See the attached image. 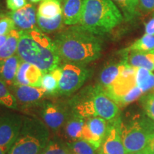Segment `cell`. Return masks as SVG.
<instances>
[{
    "label": "cell",
    "instance_id": "obj_1",
    "mask_svg": "<svg viewBox=\"0 0 154 154\" xmlns=\"http://www.w3.org/2000/svg\"><path fill=\"white\" fill-rule=\"evenodd\" d=\"M54 42L61 59L66 63L86 65L101 57V38L79 25H74L58 33Z\"/></svg>",
    "mask_w": 154,
    "mask_h": 154
},
{
    "label": "cell",
    "instance_id": "obj_2",
    "mask_svg": "<svg viewBox=\"0 0 154 154\" xmlns=\"http://www.w3.org/2000/svg\"><path fill=\"white\" fill-rule=\"evenodd\" d=\"M17 54L45 73L59 66L61 61L57 47L49 36L39 29L20 31Z\"/></svg>",
    "mask_w": 154,
    "mask_h": 154
},
{
    "label": "cell",
    "instance_id": "obj_3",
    "mask_svg": "<svg viewBox=\"0 0 154 154\" xmlns=\"http://www.w3.org/2000/svg\"><path fill=\"white\" fill-rule=\"evenodd\" d=\"M124 19L120 9L111 0H84L78 25L83 29L99 36L110 32Z\"/></svg>",
    "mask_w": 154,
    "mask_h": 154
},
{
    "label": "cell",
    "instance_id": "obj_4",
    "mask_svg": "<svg viewBox=\"0 0 154 154\" xmlns=\"http://www.w3.org/2000/svg\"><path fill=\"white\" fill-rule=\"evenodd\" d=\"M70 105L72 112L84 119L98 116L112 122L119 118L120 107L99 85L76 95Z\"/></svg>",
    "mask_w": 154,
    "mask_h": 154
},
{
    "label": "cell",
    "instance_id": "obj_5",
    "mask_svg": "<svg viewBox=\"0 0 154 154\" xmlns=\"http://www.w3.org/2000/svg\"><path fill=\"white\" fill-rule=\"evenodd\" d=\"M49 136L47 128L42 121L24 119L20 134L7 154H41L49 142Z\"/></svg>",
    "mask_w": 154,
    "mask_h": 154
},
{
    "label": "cell",
    "instance_id": "obj_6",
    "mask_svg": "<svg viewBox=\"0 0 154 154\" xmlns=\"http://www.w3.org/2000/svg\"><path fill=\"white\" fill-rule=\"evenodd\" d=\"M120 131L125 149L134 154L146 149L154 134V125L145 119L136 118L126 123L121 121Z\"/></svg>",
    "mask_w": 154,
    "mask_h": 154
},
{
    "label": "cell",
    "instance_id": "obj_7",
    "mask_svg": "<svg viewBox=\"0 0 154 154\" xmlns=\"http://www.w3.org/2000/svg\"><path fill=\"white\" fill-rule=\"evenodd\" d=\"M61 67V76L59 82L58 94L69 96L84 85L90 75L86 65L65 63Z\"/></svg>",
    "mask_w": 154,
    "mask_h": 154
},
{
    "label": "cell",
    "instance_id": "obj_8",
    "mask_svg": "<svg viewBox=\"0 0 154 154\" xmlns=\"http://www.w3.org/2000/svg\"><path fill=\"white\" fill-rule=\"evenodd\" d=\"M136 68L130 66L125 61L120 74L114 82L109 87L103 89L119 106L125 96L137 86L136 82Z\"/></svg>",
    "mask_w": 154,
    "mask_h": 154
},
{
    "label": "cell",
    "instance_id": "obj_9",
    "mask_svg": "<svg viewBox=\"0 0 154 154\" xmlns=\"http://www.w3.org/2000/svg\"><path fill=\"white\" fill-rule=\"evenodd\" d=\"M21 116L8 113L0 116V148L9 151L15 143L23 126Z\"/></svg>",
    "mask_w": 154,
    "mask_h": 154
},
{
    "label": "cell",
    "instance_id": "obj_10",
    "mask_svg": "<svg viewBox=\"0 0 154 154\" xmlns=\"http://www.w3.org/2000/svg\"><path fill=\"white\" fill-rule=\"evenodd\" d=\"M109 121L101 117L94 116L85 119L82 131V139L99 149L104 139L109 128Z\"/></svg>",
    "mask_w": 154,
    "mask_h": 154
},
{
    "label": "cell",
    "instance_id": "obj_11",
    "mask_svg": "<svg viewBox=\"0 0 154 154\" xmlns=\"http://www.w3.org/2000/svg\"><path fill=\"white\" fill-rule=\"evenodd\" d=\"M121 122L120 118L109 122L107 134L99 149V154H129L121 136Z\"/></svg>",
    "mask_w": 154,
    "mask_h": 154
},
{
    "label": "cell",
    "instance_id": "obj_12",
    "mask_svg": "<svg viewBox=\"0 0 154 154\" xmlns=\"http://www.w3.org/2000/svg\"><path fill=\"white\" fill-rule=\"evenodd\" d=\"M70 114L61 106L51 102L44 103L41 113L44 124L54 131H57L64 126Z\"/></svg>",
    "mask_w": 154,
    "mask_h": 154
},
{
    "label": "cell",
    "instance_id": "obj_13",
    "mask_svg": "<svg viewBox=\"0 0 154 154\" xmlns=\"http://www.w3.org/2000/svg\"><path fill=\"white\" fill-rule=\"evenodd\" d=\"M6 16L12 19L16 29L19 31L38 29L36 26V7L32 4L28 3L23 8L7 13Z\"/></svg>",
    "mask_w": 154,
    "mask_h": 154
},
{
    "label": "cell",
    "instance_id": "obj_14",
    "mask_svg": "<svg viewBox=\"0 0 154 154\" xmlns=\"http://www.w3.org/2000/svg\"><path fill=\"white\" fill-rule=\"evenodd\" d=\"M43 74L44 73L37 66L22 60L14 84L42 87Z\"/></svg>",
    "mask_w": 154,
    "mask_h": 154
},
{
    "label": "cell",
    "instance_id": "obj_15",
    "mask_svg": "<svg viewBox=\"0 0 154 154\" xmlns=\"http://www.w3.org/2000/svg\"><path fill=\"white\" fill-rule=\"evenodd\" d=\"M9 88L11 92L16 98L17 103H20L23 106L33 105L47 95L46 91L42 87L14 84L9 86Z\"/></svg>",
    "mask_w": 154,
    "mask_h": 154
},
{
    "label": "cell",
    "instance_id": "obj_16",
    "mask_svg": "<svg viewBox=\"0 0 154 154\" xmlns=\"http://www.w3.org/2000/svg\"><path fill=\"white\" fill-rule=\"evenodd\" d=\"M84 0H63V22L69 26L79 23L84 9Z\"/></svg>",
    "mask_w": 154,
    "mask_h": 154
},
{
    "label": "cell",
    "instance_id": "obj_17",
    "mask_svg": "<svg viewBox=\"0 0 154 154\" xmlns=\"http://www.w3.org/2000/svg\"><path fill=\"white\" fill-rule=\"evenodd\" d=\"M21 61L17 54L0 61V79L9 87L14 85Z\"/></svg>",
    "mask_w": 154,
    "mask_h": 154
},
{
    "label": "cell",
    "instance_id": "obj_18",
    "mask_svg": "<svg viewBox=\"0 0 154 154\" xmlns=\"http://www.w3.org/2000/svg\"><path fill=\"white\" fill-rule=\"evenodd\" d=\"M124 59L128 64L135 68H143L153 72L154 63L151 53L123 51Z\"/></svg>",
    "mask_w": 154,
    "mask_h": 154
},
{
    "label": "cell",
    "instance_id": "obj_19",
    "mask_svg": "<svg viewBox=\"0 0 154 154\" xmlns=\"http://www.w3.org/2000/svg\"><path fill=\"white\" fill-rule=\"evenodd\" d=\"M84 121L85 119L72 111L64 124L65 136L69 141H71V143L75 140L82 139V131Z\"/></svg>",
    "mask_w": 154,
    "mask_h": 154
},
{
    "label": "cell",
    "instance_id": "obj_20",
    "mask_svg": "<svg viewBox=\"0 0 154 154\" xmlns=\"http://www.w3.org/2000/svg\"><path fill=\"white\" fill-rule=\"evenodd\" d=\"M125 63L124 59L117 63H110L102 69L99 76V85L105 89L109 87L120 74Z\"/></svg>",
    "mask_w": 154,
    "mask_h": 154
},
{
    "label": "cell",
    "instance_id": "obj_21",
    "mask_svg": "<svg viewBox=\"0 0 154 154\" xmlns=\"http://www.w3.org/2000/svg\"><path fill=\"white\" fill-rule=\"evenodd\" d=\"M61 76V67L45 73L43 74L42 79V87L46 91L47 95L53 96L58 94L59 91V82Z\"/></svg>",
    "mask_w": 154,
    "mask_h": 154
},
{
    "label": "cell",
    "instance_id": "obj_22",
    "mask_svg": "<svg viewBox=\"0 0 154 154\" xmlns=\"http://www.w3.org/2000/svg\"><path fill=\"white\" fill-rule=\"evenodd\" d=\"M20 35V31L17 29L9 32L5 44L0 47V61L15 55L14 54L17 51Z\"/></svg>",
    "mask_w": 154,
    "mask_h": 154
},
{
    "label": "cell",
    "instance_id": "obj_23",
    "mask_svg": "<svg viewBox=\"0 0 154 154\" xmlns=\"http://www.w3.org/2000/svg\"><path fill=\"white\" fill-rule=\"evenodd\" d=\"M62 0H43L38 6L37 14L51 19L62 14Z\"/></svg>",
    "mask_w": 154,
    "mask_h": 154
},
{
    "label": "cell",
    "instance_id": "obj_24",
    "mask_svg": "<svg viewBox=\"0 0 154 154\" xmlns=\"http://www.w3.org/2000/svg\"><path fill=\"white\" fill-rule=\"evenodd\" d=\"M122 13L124 20L131 21L139 14L138 0H111Z\"/></svg>",
    "mask_w": 154,
    "mask_h": 154
},
{
    "label": "cell",
    "instance_id": "obj_25",
    "mask_svg": "<svg viewBox=\"0 0 154 154\" xmlns=\"http://www.w3.org/2000/svg\"><path fill=\"white\" fill-rule=\"evenodd\" d=\"M136 82L137 86L143 93L154 88V74L143 68H136Z\"/></svg>",
    "mask_w": 154,
    "mask_h": 154
},
{
    "label": "cell",
    "instance_id": "obj_26",
    "mask_svg": "<svg viewBox=\"0 0 154 154\" xmlns=\"http://www.w3.org/2000/svg\"><path fill=\"white\" fill-rule=\"evenodd\" d=\"M63 23L62 14L51 19L44 18L38 14L36 16V24L38 29L44 33H51L59 29Z\"/></svg>",
    "mask_w": 154,
    "mask_h": 154
},
{
    "label": "cell",
    "instance_id": "obj_27",
    "mask_svg": "<svg viewBox=\"0 0 154 154\" xmlns=\"http://www.w3.org/2000/svg\"><path fill=\"white\" fill-rule=\"evenodd\" d=\"M127 51H139L144 53H151L154 51V36L144 34L143 36L136 40L129 47L125 49Z\"/></svg>",
    "mask_w": 154,
    "mask_h": 154
},
{
    "label": "cell",
    "instance_id": "obj_28",
    "mask_svg": "<svg viewBox=\"0 0 154 154\" xmlns=\"http://www.w3.org/2000/svg\"><path fill=\"white\" fill-rule=\"evenodd\" d=\"M9 88L3 81L0 79V105L9 109H17L18 107L17 99Z\"/></svg>",
    "mask_w": 154,
    "mask_h": 154
},
{
    "label": "cell",
    "instance_id": "obj_29",
    "mask_svg": "<svg viewBox=\"0 0 154 154\" xmlns=\"http://www.w3.org/2000/svg\"><path fill=\"white\" fill-rule=\"evenodd\" d=\"M68 147L73 154H96L94 146L84 139H79L68 143Z\"/></svg>",
    "mask_w": 154,
    "mask_h": 154
},
{
    "label": "cell",
    "instance_id": "obj_30",
    "mask_svg": "<svg viewBox=\"0 0 154 154\" xmlns=\"http://www.w3.org/2000/svg\"><path fill=\"white\" fill-rule=\"evenodd\" d=\"M70 150L69 147L62 145L58 142L51 141L48 142L43 151L41 154H69Z\"/></svg>",
    "mask_w": 154,
    "mask_h": 154
},
{
    "label": "cell",
    "instance_id": "obj_31",
    "mask_svg": "<svg viewBox=\"0 0 154 154\" xmlns=\"http://www.w3.org/2000/svg\"><path fill=\"white\" fill-rule=\"evenodd\" d=\"M141 101L146 114L154 121V91L143 96Z\"/></svg>",
    "mask_w": 154,
    "mask_h": 154
},
{
    "label": "cell",
    "instance_id": "obj_32",
    "mask_svg": "<svg viewBox=\"0 0 154 154\" xmlns=\"http://www.w3.org/2000/svg\"><path fill=\"white\" fill-rule=\"evenodd\" d=\"M14 22L7 16H3L0 19V35H7L11 31L15 29Z\"/></svg>",
    "mask_w": 154,
    "mask_h": 154
},
{
    "label": "cell",
    "instance_id": "obj_33",
    "mask_svg": "<svg viewBox=\"0 0 154 154\" xmlns=\"http://www.w3.org/2000/svg\"><path fill=\"white\" fill-rule=\"evenodd\" d=\"M138 10L143 14H150L154 11V0H138Z\"/></svg>",
    "mask_w": 154,
    "mask_h": 154
},
{
    "label": "cell",
    "instance_id": "obj_34",
    "mask_svg": "<svg viewBox=\"0 0 154 154\" xmlns=\"http://www.w3.org/2000/svg\"><path fill=\"white\" fill-rule=\"evenodd\" d=\"M7 9L14 11L23 8L28 4L27 0H6Z\"/></svg>",
    "mask_w": 154,
    "mask_h": 154
},
{
    "label": "cell",
    "instance_id": "obj_35",
    "mask_svg": "<svg viewBox=\"0 0 154 154\" xmlns=\"http://www.w3.org/2000/svg\"><path fill=\"white\" fill-rule=\"evenodd\" d=\"M145 34L154 36V17L146 23L145 26Z\"/></svg>",
    "mask_w": 154,
    "mask_h": 154
},
{
    "label": "cell",
    "instance_id": "obj_36",
    "mask_svg": "<svg viewBox=\"0 0 154 154\" xmlns=\"http://www.w3.org/2000/svg\"><path fill=\"white\" fill-rule=\"evenodd\" d=\"M146 148L149 150V151L151 154H154V134L151 136L149 143H148V145Z\"/></svg>",
    "mask_w": 154,
    "mask_h": 154
},
{
    "label": "cell",
    "instance_id": "obj_37",
    "mask_svg": "<svg viewBox=\"0 0 154 154\" xmlns=\"http://www.w3.org/2000/svg\"><path fill=\"white\" fill-rule=\"evenodd\" d=\"M134 154H151V153H150V152L149 151V150L146 148V149L142 150V151H138V152H137V153H135Z\"/></svg>",
    "mask_w": 154,
    "mask_h": 154
},
{
    "label": "cell",
    "instance_id": "obj_38",
    "mask_svg": "<svg viewBox=\"0 0 154 154\" xmlns=\"http://www.w3.org/2000/svg\"><path fill=\"white\" fill-rule=\"evenodd\" d=\"M7 152H8L7 150L0 148V154H7Z\"/></svg>",
    "mask_w": 154,
    "mask_h": 154
},
{
    "label": "cell",
    "instance_id": "obj_39",
    "mask_svg": "<svg viewBox=\"0 0 154 154\" xmlns=\"http://www.w3.org/2000/svg\"><path fill=\"white\" fill-rule=\"evenodd\" d=\"M29 1L32 3H38V2H39L43 1V0H29Z\"/></svg>",
    "mask_w": 154,
    "mask_h": 154
},
{
    "label": "cell",
    "instance_id": "obj_40",
    "mask_svg": "<svg viewBox=\"0 0 154 154\" xmlns=\"http://www.w3.org/2000/svg\"><path fill=\"white\" fill-rule=\"evenodd\" d=\"M151 54H152V59H153V63H154V51H153V52H151Z\"/></svg>",
    "mask_w": 154,
    "mask_h": 154
},
{
    "label": "cell",
    "instance_id": "obj_41",
    "mask_svg": "<svg viewBox=\"0 0 154 154\" xmlns=\"http://www.w3.org/2000/svg\"><path fill=\"white\" fill-rule=\"evenodd\" d=\"M69 150H70V149H69ZM69 154H73V153H72V151H70V153H69Z\"/></svg>",
    "mask_w": 154,
    "mask_h": 154
},
{
    "label": "cell",
    "instance_id": "obj_42",
    "mask_svg": "<svg viewBox=\"0 0 154 154\" xmlns=\"http://www.w3.org/2000/svg\"><path fill=\"white\" fill-rule=\"evenodd\" d=\"M153 90H154V88H153Z\"/></svg>",
    "mask_w": 154,
    "mask_h": 154
}]
</instances>
